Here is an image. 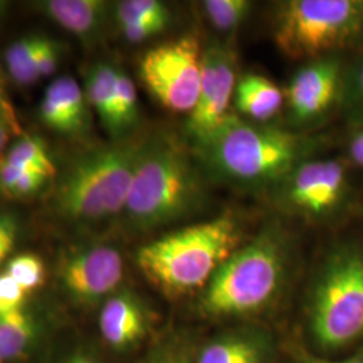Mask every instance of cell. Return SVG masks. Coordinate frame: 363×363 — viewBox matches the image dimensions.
<instances>
[{"instance_id": "13", "label": "cell", "mask_w": 363, "mask_h": 363, "mask_svg": "<svg viewBox=\"0 0 363 363\" xmlns=\"http://www.w3.org/2000/svg\"><path fill=\"white\" fill-rule=\"evenodd\" d=\"M45 127L67 138H82L91 130V106L85 91L70 76L54 79L39 104Z\"/></svg>"}, {"instance_id": "21", "label": "cell", "mask_w": 363, "mask_h": 363, "mask_svg": "<svg viewBox=\"0 0 363 363\" xmlns=\"http://www.w3.org/2000/svg\"><path fill=\"white\" fill-rule=\"evenodd\" d=\"M139 121L138 91L133 79L118 67L116 79V99H115V121L111 132L112 140L124 139L133 135Z\"/></svg>"}, {"instance_id": "2", "label": "cell", "mask_w": 363, "mask_h": 363, "mask_svg": "<svg viewBox=\"0 0 363 363\" xmlns=\"http://www.w3.org/2000/svg\"><path fill=\"white\" fill-rule=\"evenodd\" d=\"M208 182L189 144L171 133L147 135L120 220L148 232L189 218L208 205Z\"/></svg>"}, {"instance_id": "3", "label": "cell", "mask_w": 363, "mask_h": 363, "mask_svg": "<svg viewBox=\"0 0 363 363\" xmlns=\"http://www.w3.org/2000/svg\"><path fill=\"white\" fill-rule=\"evenodd\" d=\"M147 135L89 147L57 174L46 205L52 217L74 229L120 218Z\"/></svg>"}, {"instance_id": "5", "label": "cell", "mask_w": 363, "mask_h": 363, "mask_svg": "<svg viewBox=\"0 0 363 363\" xmlns=\"http://www.w3.org/2000/svg\"><path fill=\"white\" fill-rule=\"evenodd\" d=\"M286 271V238L279 226L269 225L214 273L203 288L201 310L211 316L259 311L279 294Z\"/></svg>"}, {"instance_id": "1", "label": "cell", "mask_w": 363, "mask_h": 363, "mask_svg": "<svg viewBox=\"0 0 363 363\" xmlns=\"http://www.w3.org/2000/svg\"><path fill=\"white\" fill-rule=\"evenodd\" d=\"M325 145L307 132L229 117L208 138L190 145L208 181L237 189L267 190Z\"/></svg>"}, {"instance_id": "26", "label": "cell", "mask_w": 363, "mask_h": 363, "mask_svg": "<svg viewBox=\"0 0 363 363\" xmlns=\"http://www.w3.org/2000/svg\"><path fill=\"white\" fill-rule=\"evenodd\" d=\"M45 35L31 34L13 40L4 52V64L13 82L25 86L27 72L38 52Z\"/></svg>"}, {"instance_id": "7", "label": "cell", "mask_w": 363, "mask_h": 363, "mask_svg": "<svg viewBox=\"0 0 363 363\" xmlns=\"http://www.w3.org/2000/svg\"><path fill=\"white\" fill-rule=\"evenodd\" d=\"M316 340L335 349L352 342L363 331V249L339 247L319 273L310 304Z\"/></svg>"}, {"instance_id": "4", "label": "cell", "mask_w": 363, "mask_h": 363, "mask_svg": "<svg viewBox=\"0 0 363 363\" xmlns=\"http://www.w3.org/2000/svg\"><path fill=\"white\" fill-rule=\"evenodd\" d=\"M240 241V222L226 213L145 244L136 253V264L159 291L178 298L208 286Z\"/></svg>"}, {"instance_id": "24", "label": "cell", "mask_w": 363, "mask_h": 363, "mask_svg": "<svg viewBox=\"0 0 363 363\" xmlns=\"http://www.w3.org/2000/svg\"><path fill=\"white\" fill-rule=\"evenodd\" d=\"M4 272L7 273L28 296L38 291L39 288H42L48 277V271L43 259L38 255L31 252H25L13 256L6 264Z\"/></svg>"}, {"instance_id": "22", "label": "cell", "mask_w": 363, "mask_h": 363, "mask_svg": "<svg viewBox=\"0 0 363 363\" xmlns=\"http://www.w3.org/2000/svg\"><path fill=\"white\" fill-rule=\"evenodd\" d=\"M201 10L208 25L220 34L235 33L249 18L253 3L247 0H205Z\"/></svg>"}, {"instance_id": "23", "label": "cell", "mask_w": 363, "mask_h": 363, "mask_svg": "<svg viewBox=\"0 0 363 363\" xmlns=\"http://www.w3.org/2000/svg\"><path fill=\"white\" fill-rule=\"evenodd\" d=\"M50 181L39 172L13 167L0 159V195L10 199H25L38 194Z\"/></svg>"}, {"instance_id": "6", "label": "cell", "mask_w": 363, "mask_h": 363, "mask_svg": "<svg viewBox=\"0 0 363 363\" xmlns=\"http://www.w3.org/2000/svg\"><path fill=\"white\" fill-rule=\"evenodd\" d=\"M273 39L291 60L311 61L363 45V0H286L274 6Z\"/></svg>"}, {"instance_id": "27", "label": "cell", "mask_w": 363, "mask_h": 363, "mask_svg": "<svg viewBox=\"0 0 363 363\" xmlns=\"http://www.w3.org/2000/svg\"><path fill=\"white\" fill-rule=\"evenodd\" d=\"M19 234L21 226L16 216L11 211L0 208V268L6 267L9 259L13 257Z\"/></svg>"}, {"instance_id": "11", "label": "cell", "mask_w": 363, "mask_h": 363, "mask_svg": "<svg viewBox=\"0 0 363 363\" xmlns=\"http://www.w3.org/2000/svg\"><path fill=\"white\" fill-rule=\"evenodd\" d=\"M237 55L228 42L211 40L203 48L202 77L194 109L184 123V140L198 143L232 116L237 85Z\"/></svg>"}, {"instance_id": "10", "label": "cell", "mask_w": 363, "mask_h": 363, "mask_svg": "<svg viewBox=\"0 0 363 363\" xmlns=\"http://www.w3.org/2000/svg\"><path fill=\"white\" fill-rule=\"evenodd\" d=\"M347 193L345 164L312 157L292 169L269 191L274 206L289 216L325 218L337 210Z\"/></svg>"}, {"instance_id": "28", "label": "cell", "mask_w": 363, "mask_h": 363, "mask_svg": "<svg viewBox=\"0 0 363 363\" xmlns=\"http://www.w3.org/2000/svg\"><path fill=\"white\" fill-rule=\"evenodd\" d=\"M28 295L7 273L0 272V318L26 307Z\"/></svg>"}, {"instance_id": "19", "label": "cell", "mask_w": 363, "mask_h": 363, "mask_svg": "<svg viewBox=\"0 0 363 363\" xmlns=\"http://www.w3.org/2000/svg\"><path fill=\"white\" fill-rule=\"evenodd\" d=\"M264 352L257 339L233 335L208 345L201 352L198 363H261Z\"/></svg>"}, {"instance_id": "36", "label": "cell", "mask_w": 363, "mask_h": 363, "mask_svg": "<svg viewBox=\"0 0 363 363\" xmlns=\"http://www.w3.org/2000/svg\"><path fill=\"white\" fill-rule=\"evenodd\" d=\"M310 363H363V361H359V359H349V361H340V362H330V361H316V359H313Z\"/></svg>"}, {"instance_id": "30", "label": "cell", "mask_w": 363, "mask_h": 363, "mask_svg": "<svg viewBox=\"0 0 363 363\" xmlns=\"http://www.w3.org/2000/svg\"><path fill=\"white\" fill-rule=\"evenodd\" d=\"M169 27L164 22H142L118 27L123 37L130 43H142L147 39L152 38Z\"/></svg>"}, {"instance_id": "35", "label": "cell", "mask_w": 363, "mask_h": 363, "mask_svg": "<svg viewBox=\"0 0 363 363\" xmlns=\"http://www.w3.org/2000/svg\"><path fill=\"white\" fill-rule=\"evenodd\" d=\"M349 154L352 163L363 169V125L351 135Z\"/></svg>"}, {"instance_id": "18", "label": "cell", "mask_w": 363, "mask_h": 363, "mask_svg": "<svg viewBox=\"0 0 363 363\" xmlns=\"http://www.w3.org/2000/svg\"><path fill=\"white\" fill-rule=\"evenodd\" d=\"M117 72L118 66L112 62H97L89 67L84 88L88 104L96 111L109 133L113 130L115 121Z\"/></svg>"}, {"instance_id": "25", "label": "cell", "mask_w": 363, "mask_h": 363, "mask_svg": "<svg viewBox=\"0 0 363 363\" xmlns=\"http://www.w3.org/2000/svg\"><path fill=\"white\" fill-rule=\"evenodd\" d=\"M117 27L142 22H171L167 4L159 0H123L113 7Z\"/></svg>"}, {"instance_id": "32", "label": "cell", "mask_w": 363, "mask_h": 363, "mask_svg": "<svg viewBox=\"0 0 363 363\" xmlns=\"http://www.w3.org/2000/svg\"><path fill=\"white\" fill-rule=\"evenodd\" d=\"M54 363H103L91 351L84 346L69 347L64 354H60Z\"/></svg>"}, {"instance_id": "17", "label": "cell", "mask_w": 363, "mask_h": 363, "mask_svg": "<svg viewBox=\"0 0 363 363\" xmlns=\"http://www.w3.org/2000/svg\"><path fill=\"white\" fill-rule=\"evenodd\" d=\"M233 104L242 118L268 124L284 108V91L269 78L247 73L237 81Z\"/></svg>"}, {"instance_id": "8", "label": "cell", "mask_w": 363, "mask_h": 363, "mask_svg": "<svg viewBox=\"0 0 363 363\" xmlns=\"http://www.w3.org/2000/svg\"><path fill=\"white\" fill-rule=\"evenodd\" d=\"M124 279V259L106 241H79L64 247L54 265L58 292L76 308L101 306L120 289Z\"/></svg>"}, {"instance_id": "12", "label": "cell", "mask_w": 363, "mask_h": 363, "mask_svg": "<svg viewBox=\"0 0 363 363\" xmlns=\"http://www.w3.org/2000/svg\"><path fill=\"white\" fill-rule=\"evenodd\" d=\"M342 62L337 55L307 61L284 91L286 118L294 130L304 132L328 115L343 91Z\"/></svg>"}, {"instance_id": "14", "label": "cell", "mask_w": 363, "mask_h": 363, "mask_svg": "<svg viewBox=\"0 0 363 363\" xmlns=\"http://www.w3.org/2000/svg\"><path fill=\"white\" fill-rule=\"evenodd\" d=\"M150 325V312L132 291L118 289L100 306V334L115 350H130L138 346L147 337Z\"/></svg>"}, {"instance_id": "15", "label": "cell", "mask_w": 363, "mask_h": 363, "mask_svg": "<svg viewBox=\"0 0 363 363\" xmlns=\"http://www.w3.org/2000/svg\"><path fill=\"white\" fill-rule=\"evenodd\" d=\"M38 7L54 23L86 45L103 37L111 11L104 0H46L39 1Z\"/></svg>"}, {"instance_id": "31", "label": "cell", "mask_w": 363, "mask_h": 363, "mask_svg": "<svg viewBox=\"0 0 363 363\" xmlns=\"http://www.w3.org/2000/svg\"><path fill=\"white\" fill-rule=\"evenodd\" d=\"M147 363H191L189 354L178 347H160L147 359Z\"/></svg>"}, {"instance_id": "29", "label": "cell", "mask_w": 363, "mask_h": 363, "mask_svg": "<svg viewBox=\"0 0 363 363\" xmlns=\"http://www.w3.org/2000/svg\"><path fill=\"white\" fill-rule=\"evenodd\" d=\"M60 60L61 46L55 40L45 37L34 58V66L38 79L52 76L58 67Z\"/></svg>"}, {"instance_id": "20", "label": "cell", "mask_w": 363, "mask_h": 363, "mask_svg": "<svg viewBox=\"0 0 363 363\" xmlns=\"http://www.w3.org/2000/svg\"><path fill=\"white\" fill-rule=\"evenodd\" d=\"M1 160L18 169L43 174L50 181L58 174L46 144L37 136H22Z\"/></svg>"}, {"instance_id": "16", "label": "cell", "mask_w": 363, "mask_h": 363, "mask_svg": "<svg viewBox=\"0 0 363 363\" xmlns=\"http://www.w3.org/2000/svg\"><path fill=\"white\" fill-rule=\"evenodd\" d=\"M48 333V322L38 312L25 307L21 311L0 318V363L25 359Z\"/></svg>"}, {"instance_id": "9", "label": "cell", "mask_w": 363, "mask_h": 363, "mask_svg": "<svg viewBox=\"0 0 363 363\" xmlns=\"http://www.w3.org/2000/svg\"><path fill=\"white\" fill-rule=\"evenodd\" d=\"M202 54L194 34L157 45L140 60V79L163 106L189 115L199 94Z\"/></svg>"}, {"instance_id": "34", "label": "cell", "mask_w": 363, "mask_h": 363, "mask_svg": "<svg viewBox=\"0 0 363 363\" xmlns=\"http://www.w3.org/2000/svg\"><path fill=\"white\" fill-rule=\"evenodd\" d=\"M0 109L3 111V113L10 120V123L13 124V128L16 130V133H19L21 132L19 123H18V118H16V115H15L13 105L10 103V99L7 97V93H6L4 76H3V72H1V66H0Z\"/></svg>"}, {"instance_id": "33", "label": "cell", "mask_w": 363, "mask_h": 363, "mask_svg": "<svg viewBox=\"0 0 363 363\" xmlns=\"http://www.w3.org/2000/svg\"><path fill=\"white\" fill-rule=\"evenodd\" d=\"M349 91L352 105L363 111V61L352 70L347 91Z\"/></svg>"}]
</instances>
